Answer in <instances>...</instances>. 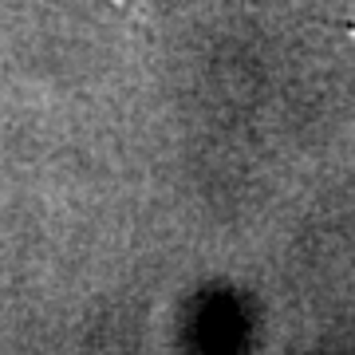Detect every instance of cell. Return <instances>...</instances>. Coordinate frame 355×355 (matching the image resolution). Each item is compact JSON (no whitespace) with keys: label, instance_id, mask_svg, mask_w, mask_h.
I'll return each mask as SVG.
<instances>
[{"label":"cell","instance_id":"cell-1","mask_svg":"<svg viewBox=\"0 0 355 355\" xmlns=\"http://www.w3.org/2000/svg\"><path fill=\"white\" fill-rule=\"evenodd\" d=\"M320 4H328V12L340 20V24H352L355 28V0H320Z\"/></svg>","mask_w":355,"mask_h":355}]
</instances>
